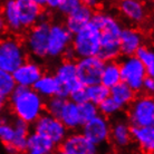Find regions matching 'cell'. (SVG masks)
<instances>
[{"mask_svg":"<svg viewBox=\"0 0 154 154\" xmlns=\"http://www.w3.org/2000/svg\"><path fill=\"white\" fill-rule=\"evenodd\" d=\"M92 23L98 28L100 36V48L98 56L104 63L113 62L119 57V36L123 26L112 14L95 11Z\"/></svg>","mask_w":154,"mask_h":154,"instance_id":"cell-1","label":"cell"},{"mask_svg":"<svg viewBox=\"0 0 154 154\" xmlns=\"http://www.w3.org/2000/svg\"><path fill=\"white\" fill-rule=\"evenodd\" d=\"M9 98L12 114L17 119L34 124L45 113V100L32 88L16 86Z\"/></svg>","mask_w":154,"mask_h":154,"instance_id":"cell-2","label":"cell"},{"mask_svg":"<svg viewBox=\"0 0 154 154\" xmlns=\"http://www.w3.org/2000/svg\"><path fill=\"white\" fill-rule=\"evenodd\" d=\"M70 47L75 54V57L78 59L98 56L100 48V36L98 28L91 21L87 26L74 34Z\"/></svg>","mask_w":154,"mask_h":154,"instance_id":"cell-3","label":"cell"},{"mask_svg":"<svg viewBox=\"0 0 154 154\" xmlns=\"http://www.w3.org/2000/svg\"><path fill=\"white\" fill-rule=\"evenodd\" d=\"M27 60V50L16 37L0 39V69L12 74Z\"/></svg>","mask_w":154,"mask_h":154,"instance_id":"cell-4","label":"cell"},{"mask_svg":"<svg viewBox=\"0 0 154 154\" xmlns=\"http://www.w3.org/2000/svg\"><path fill=\"white\" fill-rule=\"evenodd\" d=\"M50 23L46 21H39L30 28L26 34L25 48L27 53L35 58L42 59L47 57V44L49 35Z\"/></svg>","mask_w":154,"mask_h":154,"instance_id":"cell-5","label":"cell"},{"mask_svg":"<svg viewBox=\"0 0 154 154\" xmlns=\"http://www.w3.org/2000/svg\"><path fill=\"white\" fill-rule=\"evenodd\" d=\"M128 119L132 126L149 127L154 125V100L149 95L136 97L128 108Z\"/></svg>","mask_w":154,"mask_h":154,"instance_id":"cell-6","label":"cell"},{"mask_svg":"<svg viewBox=\"0 0 154 154\" xmlns=\"http://www.w3.org/2000/svg\"><path fill=\"white\" fill-rule=\"evenodd\" d=\"M32 127L35 133L50 141L56 146L60 145L68 135V131L63 125L62 122L57 117L49 115L47 113H44L32 124Z\"/></svg>","mask_w":154,"mask_h":154,"instance_id":"cell-7","label":"cell"},{"mask_svg":"<svg viewBox=\"0 0 154 154\" xmlns=\"http://www.w3.org/2000/svg\"><path fill=\"white\" fill-rule=\"evenodd\" d=\"M119 64L121 82L126 84L135 93L142 91L143 81L146 77V72L142 63L135 56L124 57Z\"/></svg>","mask_w":154,"mask_h":154,"instance_id":"cell-8","label":"cell"},{"mask_svg":"<svg viewBox=\"0 0 154 154\" xmlns=\"http://www.w3.org/2000/svg\"><path fill=\"white\" fill-rule=\"evenodd\" d=\"M73 34L65 27L64 23H51L49 27L47 57H62L72 45Z\"/></svg>","mask_w":154,"mask_h":154,"instance_id":"cell-9","label":"cell"},{"mask_svg":"<svg viewBox=\"0 0 154 154\" xmlns=\"http://www.w3.org/2000/svg\"><path fill=\"white\" fill-rule=\"evenodd\" d=\"M76 63L77 78L84 87L100 84V75L105 63L100 57H86L78 59Z\"/></svg>","mask_w":154,"mask_h":154,"instance_id":"cell-10","label":"cell"},{"mask_svg":"<svg viewBox=\"0 0 154 154\" xmlns=\"http://www.w3.org/2000/svg\"><path fill=\"white\" fill-rule=\"evenodd\" d=\"M82 134L96 146L103 145L109 140L111 123L108 119L97 115L89 122L82 125Z\"/></svg>","mask_w":154,"mask_h":154,"instance_id":"cell-11","label":"cell"},{"mask_svg":"<svg viewBox=\"0 0 154 154\" xmlns=\"http://www.w3.org/2000/svg\"><path fill=\"white\" fill-rule=\"evenodd\" d=\"M54 76L58 81L62 91L58 97H62L64 100L68 98L69 93L77 86L82 85L77 78L76 63L70 60H64L56 67Z\"/></svg>","mask_w":154,"mask_h":154,"instance_id":"cell-12","label":"cell"},{"mask_svg":"<svg viewBox=\"0 0 154 154\" xmlns=\"http://www.w3.org/2000/svg\"><path fill=\"white\" fill-rule=\"evenodd\" d=\"M42 68L36 60H26L12 73L16 86L32 88L36 82L42 76Z\"/></svg>","mask_w":154,"mask_h":154,"instance_id":"cell-13","label":"cell"},{"mask_svg":"<svg viewBox=\"0 0 154 154\" xmlns=\"http://www.w3.org/2000/svg\"><path fill=\"white\" fill-rule=\"evenodd\" d=\"M60 146L63 151L68 154H100V147L78 132H73L67 135Z\"/></svg>","mask_w":154,"mask_h":154,"instance_id":"cell-14","label":"cell"},{"mask_svg":"<svg viewBox=\"0 0 154 154\" xmlns=\"http://www.w3.org/2000/svg\"><path fill=\"white\" fill-rule=\"evenodd\" d=\"M16 7L21 28L30 29L39 21L40 15L44 11L36 0H16Z\"/></svg>","mask_w":154,"mask_h":154,"instance_id":"cell-15","label":"cell"},{"mask_svg":"<svg viewBox=\"0 0 154 154\" xmlns=\"http://www.w3.org/2000/svg\"><path fill=\"white\" fill-rule=\"evenodd\" d=\"M143 46V35L132 27H123L119 36V54L124 57L134 56L136 50Z\"/></svg>","mask_w":154,"mask_h":154,"instance_id":"cell-16","label":"cell"},{"mask_svg":"<svg viewBox=\"0 0 154 154\" xmlns=\"http://www.w3.org/2000/svg\"><path fill=\"white\" fill-rule=\"evenodd\" d=\"M94 12L95 11H94L93 8H91L85 2H83L76 11H74L72 15L66 17V21L64 25L74 35L92 21Z\"/></svg>","mask_w":154,"mask_h":154,"instance_id":"cell-17","label":"cell"},{"mask_svg":"<svg viewBox=\"0 0 154 154\" xmlns=\"http://www.w3.org/2000/svg\"><path fill=\"white\" fill-rule=\"evenodd\" d=\"M119 11L125 19L140 23L146 18V7L139 0H123L119 2Z\"/></svg>","mask_w":154,"mask_h":154,"instance_id":"cell-18","label":"cell"},{"mask_svg":"<svg viewBox=\"0 0 154 154\" xmlns=\"http://www.w3.org/2000/svg\"><path fill=\"white\" fill-rule=\"evenodd\" d=\"M32 89L42 98L49 100L51 97L59 96L62 87L54 76V74H42V76L36 82Z\"/></svg>","mask_w":154,"mask_h":154,"instance_id":"cell-19","label":"cell"},{"mask_svg":"<svg viewBox=\"0 0 154 154\" xmlns=\"http://www.w3.org/2000/svg\"><path fill=\"white\" fill-rule=\"evenodd\" d=\"M57 119L67 128V131H76L77 128L82 127L83 125L81 115H79L78 105L70 102L69 100H65V104L63 106Z\"/></svg>","mask_w":154,"mask_h":154,"instance_id":"cell-20","label":"cell"},{"mask_svg":"<svg viewBox=\"0 0 154 154\" xmlns=\"http://www.w3.org/2000/svg\"><path fill=\"white\" fill-rule=\"evenodd\" d=\"M131 137L142 151L152 153L154 151V127L131 126Z\"/></svg>","mask_w":154,"mask_h":154,"instance_id":"cell-21","label":"cell"},{"mask_svg":"<svg viewBox=\"0 0 154 154\" xmlns=\"http://www.w3.org/2000/svg\"><path fill=\"white\" fill-rule=\"evenodd\" d=\"M109 140H112V142L117 147H126L132 141L131 126L125 121H116L113 125H111Z\"/></svg>","mask_w":154,"mask_h":154,"instance_id":"cell-22","label":"cell"},{"mask_svg":"<svg viewBox=\"0 0 154 154\" xmlns=\"http://www.w3.org/2000/svg\"><path fill=\"white\" fill-rule=\"evenodd\" d=\"M0 14L2 15L5 21H6L8 30L11 31L12 34H19L20 31H23V28L19 23V18H18L16 0H8L4 2Z\"/></svg>","mask_w":154,"mask_h":154,"instance_id":"cell-23","label":"cell"},{"mask_svg":"<svg viewBox=\"0 0 154 154\" xmlns=\"http://www.w3.org/2000/svg\"><path fill=\"white\" fill-rule=\"evenodd\" d=\"M56 150V145L39 134L32 132L28 135L27 152L36 154H53Z\"/></svg>","mask_w":154,"mask_h":154,"instance_id":"cell-24","label":"cell"},{"mask_svg":"<svg viewBox=\"0 0 154 154\" xmlns=\"http://www.w3.org/2000/svg\"><path fill=\"white\" fill-rule=\"evenodd\" d=\"M12 127L15 131V136L10 144L17 150L18 153H23L27 151V139L28 135L30 134L29 124L16 119L12 121Z\"/></svg>","mask_w":154,"mask_h":154,"instance_id":"cell-25","label":"cell"},{"mask_svg":"<svg viewBox=\"0 0 154 154\" xmlns=\"http://www.w3.org/2000/svg\"><path fill=\"white\" fill-rule=\"evenodd\" d=\"M109 97L112 98L121 108L127 107L135 100V92L131 89L126 84L119 83L109 89Z\"/></svg>","mask_w":154,"mask_h":154,"instance_id":"cell-26","label":"cell"},{"mask_svg":"<svg viewBox=\"0 0 154 154\" xmlns=\"http://www.w3.org/2000/svg\"><path fill=\"white\" fill-rule=\"evenodd\" d=\"M121 83V72H119V64L116 60L106 62L103 67V72L100 75V82L104 87L111 89L115 85Z\"/></svg>","mask_w":154,"mask_h":154,"instance_id":"cell-27","label":"cell"},{"mask_svg":"<svg viewBox=\"0 0 154 154\" xmlns=\"http://www.w3.org/2000/svg\"><path fill=\"white\" fill-rule=\"evenodd\" d=\"M135 57L142 63V65L145 68L147 77H154V53L152 48L147 46H141L136 50L134 55Z\"/></svg>","mask_w":154,"mask_h":154,"instance_id":"cell-28","label":"cell"},{"mask_svg":"<svg viewBox=\"0 0 154 154\" xmlns=\"http://www.w3.org/2000/svg\"><path fill=\"white\" fill-rule=\"evenodd\" d=\"M87 100L95 105L100 104L104 100L109 97V89L104 87L102 84H96L86 87Z\"/></svg>","mask_w":154,"mask_h":154,"instance_id":"cell-29","label":"cell"},{"mask_svg":"<svg viewBox=\"0 0 154 154\" xmlns=\"http://www.w3.org/2000/svg\"><path fill=\"white\" fill-rule=\"evenodd\" d=\"M15 136V131L12 127V121L6 114L0 115V142L4 145L10 144Z\"/></svg>","mask_w":154,"mask_h":154,"instance_id":"cell-30","label":"cell"},{"mask_svg":"<svg viewBox=\"0 0 154 154\" xmlns=\"http://www.w3.org/2000/svg\"><path fill=\"white\" fill-rule=\"evenodd\" d=\"M16 88L12 74L0 69V96L8 98Z\"/></svg>","mask_w":154,"mask_h":154,"instance_id":"cell-31","label":"cell"},{"mask_svg":"<svg viewBox=\"0 0 154 154\" xmlns=\"http://www.w3.org/2000/svg\"><path fill=\"white\" fill-rule=\"evenodd\" d=\"M78 109H79V115H81V119L83 125L85 123L89 122L94 117H96L97 115H100L98 114L97 105L93 104V103H91L88 100L83 103V104L78 105Z\"/></svg>","mask_w":154,"mask_h":154,"instance_id":"cell-32","label":"cell"},{"mask_svg":"<svg viewBox=\"0 0 154 154\" xmlns=\"http://www.w3.org/2000/svg\"><path fill=\"white\" fill-rule=\"evenodd\" d=\"M97 108H98V114L106 117V119L109 117V116L116 115V114L119 112H121V109H122L111 97H107V98L103 100L100 104L97 105Z\"/></svg>","mask_w":154,"mask_h":154,"instance_id":"cell-33","label":"cell"},{"mask_svg":"<svg viewBox=\"0 0 154 154\" xmlns=\"http://www.w3.org/2000/svg\"><path fill=\"white\" fill-rule=\"evenodd\" d=\"M65 100L62 97H51L49 100H47V102L45 103V109H46V113L49 114L51 116H55V117H58L59 113L62 111L63 106L65 104Z\"/></svg>","mask_w":154,"mask_h":154,"instance_id":"cell-34","label":"cell"},{"mask_svg":"<svg viewBox=\"0 0 154 154\" xmlns=\"http://www.w3.org/2000/svg\"><path fill=\"white\" fill-rule=\"evenodd\" d=\"M83 4L81 0H60V4L58 7V11L64 16H69L74 11H76Z\"/></svg>","mask_w":154,"mask_h":154,"instance_id":"cell-35","label":"cell"},{"mask_svg":"<svg viewBox=\"0 0 154 154\" xmlns=\"http://www.w3.org/2000/svg\"><path fill=\"white\" fill-rule=\"evenodd\" d=\"M70 102L75 103L76 105H81L85 102H87V96H86V87L83 85L77 86L76 88H74L68 95V98Z\"/></svg>","mask_w":154,"mask_h":154,"instance_id":"cell-36","label":"cell"},{"mask_svg":"<svg viewBox=\"0 0 154 154\" xmlns=\"http://www.w3.org/2000/svg\"><path fill=\"white\" fill-rule=\"evenodd\" d=\"M142 91L146 93V95L151 96L154 92V78L152 77H145V79L143 81L142 84Z\"/></svg>","mask_w":154,"mask_h":154,"instance_id":"cell-37","label":"cell"},{"mask_svg":"<svg viewBox=\"0 0 154 154\" xmlns=\"http://www.w3.org/2000/svg\"><path fill=\"white\" fill-rule=\"evenodd\" d=\"M60 4V0H46V7L50 10H57Z\"/></svg>","mask_w":154,"mask_h":154,"instance_id":"cell-38","label":"cell"},{"mask_svg":"<svg viewBox=\"0 0 154 154\" xmlns=\"http://www.w3.org/2000/svg\"><path fill=\"white\" fill-rule=\"evenodd\" d=\"M63 57L65 58V60H70V62H74V59H75V54H74L73 49H72V47H69L68 49L66 50L64 55H63Z\"/></svg>","mask_w":154,"mask_h":154,"instance_id":"cell-39","label":"cell"},{"mask_svg":"<svg viewBox=\"0 0 154 154\" xmlns=\"http://www.w3.org/2000/svg\"><path fill=\"white\" fill-rule=\"evenodd\" d=\"M4 150L6 154H19L11 144H6V145H4Z\"/></svg>","mask_w":154,"mask_h":154,"instance_id":"cell-40","label":"cell"},{"mask_svg":"<svg viewBox=\"0 0 154 154\" xmlns=\"http://www.w3.org/2000/svg\"><path fill=\"white\" fill-rule=\"evenodd\" d=\"M7 102H8L7 98L0 96V115H1V114H4V111H5V108H6Z\"/></svg>","mask_w":154,"mask_h":154,"instance_id":"cell-41","label":"cell"},{"mask_svg":"<svg viewBox=\"0 0 154 154\" xmlns=\"http://www.w3.org/2000/svg\"><path fill=\"white\" fill-rule=\"evenodd\" d=\"M7 30V26H6V21H5L2 15L0 14V34H2Z\"/></svg>","mask_w":154,"mask_h":154,"instance_id":"cell-42","label":"cell"},{"mask_svg":"<svg viewBox=\"0 0 154 154\" xmlns=\"http://www.w3.org/2000/svg\"><path fill=\"white\" fill-rule=\"evenodd\" d=\"M55 154H68V153H67V152H65V151H63L62 149H60V150H58Z\"/></svg>","mask_w":154,"mask_h":154,"instance_id":"cell-43","label":"cell"},{"mask_svg":"<svg viewBox=\"0 0 154 154\" xmlns=\"http://www.w3.org/2000/svg\"><path fill=\"white\" fill-rule=\"evenodd\" d=\"M28 154H36V153H28Z\"/></svg>","mask_w":154,"mask_h":154,"instance_id":"cell-44","label":"cell"},{"mask_svg":"<svg viewBox=\"0 0 154 154\" xmlns=\"http://www.w3.org/2000/svg\"><path fill=\"white\" fill-rule=\"evenodd\" d=\"M112 154H119V153H112Z\"/></svg>","mask_w":154,"mask_h":154,"instance_id":"cell-45","label":"cell"}]
</instances>
